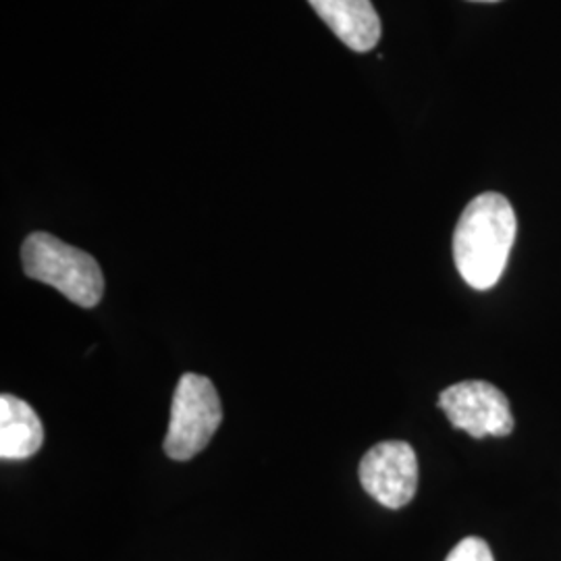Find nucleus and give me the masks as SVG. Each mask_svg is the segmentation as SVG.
I'll list each match as a JSON object with an SVG mask.
<instances>
[{
    "mask_svg": "<svg viewBox=\"0 0 561 561\" xmlns=\"http://www.w3.org/2000/svg\"><path fill=\"white\" fill-rule=\"evenodd\" d=\"M516 213L502 194L486 192L470 202L454 233V261L461 279L481 291L497 285L516 240Z\"/></svg>",
    "mask_w": 561,
    "mask_h": 561,
    "instance_id": "f257e3e1",
    "label": "nucleus"
},
{
    "mask_svg": "<svg viewBox=\"0 0 561 561\" xmlns=\"http://www.w3.org/2000/svg\"><path fill=\"white\" fill-rule=\"evenodd\" d=\"M23 271L30 279L41 280L81 308H94L104 294L101 264L88 252L59 238L36 231L21 245Z\"/></svg>",
    "mask_w": 561,
    "mask_h": 561,
    "instance_id": "f03ea898",
    "label": "nucleus"
},
{
    "mask_svg": "<svg viewBox=\"0 0 561 561\" xmlns=\"http://www.w3.org/2000/svg\"><path fill=\"white\" fill-rule=\"evenodd\" d=\"M221 421V400L213 381L185 373L173 396L164 454L175 461L192 460L210 443Z\"/></svg>",
    "mask_w": 561,
    "mask_h": 561,
    "instance_id": "7ed1b4c3",
    "label": "nucleus"
},
{
    "mask_svg": "<svg viewBox=\"0 0 561 561\" xmlns=\"http://www.w3.org/2000/svg\"><path fill=\"white\" fill-rule=\"evenodd\" d=\"M439 408L456 428L474 439L507 437L514 431L510 401L491 382H456L439 396Z\"/></svg>",
    "mask_w": 561,
    "mask_h": 561,
    "instance_id": "20e7f679",
    "label": "nucleus"
},
{
    "mask_svg": "<svg viewBox=\"0 0 561 561\" xmlns=\"http://www.w3.org/2000/svg\"><path fill=\"white\" fill-rule=\"evenodd\" d=\"M364 491L389 507L400 510L414 500L419 489V460L410 443L382 442L360 461Z\"/></svg>",
    "mask_w": 561,
    "mask_h": 561,
    "instance_id": "39448f33",
    "label": "nucleus"
},
{
    "mask_svg": "<svg viewBox=\"0 0 561 561\" xmlns=\"http://www.w3.org/2000/svg\"><path fill=\"white\" fill-rule=\"evenodd\" d=\"M347 48L368 53L381 41V20L370 0H308Z\"/></svg>",
    "mask_w": 561,
    "mask_h": 561,
    "instance_id": "423d86ee",
    "label": "nucleus"
},
{
    "mask_svg": "<svg viewBox=\"0 0 561 561\" xmlns=\"http://www.w3.org/2000/svg\"><path fill=\"white\" fill-rule=\"evenodd\" d=\"M44 443V426L27 401L4 393L0 398V458H32Z\"/></svg>",
    "mask_w": 561,
    "mask_h": 561,
    "instance_id": "0eeeda50",
    "label": "nucleus"
},
{
    "mask_svg": "<svg viewBox=\"0 0 561 561\" xmlns=\"http://www.w3.org/2000/svg\"><path fill=\"white\" fill-rule=\"evenodd\" d=\"M445 561H495L491 547L479 537H468L458 542Z\"/></svg>",
    "mask_w": 561,
    "mask_h": 561,
    "instance_id": "6e6552de",
    "label": "nucleus"
},
{
    "mask_svg": "<svg viewBox=\"0 0 561 561\" xmlns=\"http://www.w3.org/2000/svg\"><path fill=\"white\" fill-rule=\"evenodd\" d=\"M474 2H500V0H474Z\"/></svg>",
    "mask_w": 561,
    "mask_h": 561,
    "instance_id": "1a4fd4ad",
    "label": "nucleus"
}]
</instances>
